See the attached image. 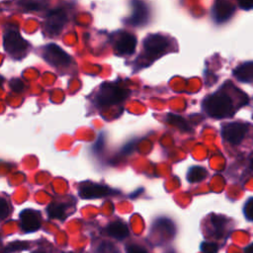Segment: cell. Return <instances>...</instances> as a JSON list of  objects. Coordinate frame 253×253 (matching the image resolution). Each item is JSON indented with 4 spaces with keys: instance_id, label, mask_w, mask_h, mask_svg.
Masks as SVG:
<instances>
[{
    "instance_id": "6da1fadb",
    "label": "cell",
    "mask_w": 253,
    "mask_h": 253,
    "mask_svg": "<svg viewBox=\"0 0 253 253\" xmlns=\"http://www.w3.org/2000/svg\"><path fill=\"white\" fill-rule=\"evenodd\" d=\"M228 82L219 90L209 95L203 101V109L211 118L224 119L231 117L239 108L235 106L232 97L229 94Z\"/></svg>"
},
{
    "instance_id": "7a4b0ae2",
    "label": "cell",
    "mask_w": 253,
    "mask_h": 253,
    "mask_svg": "<svg viewBox=\"0 0 253 253\" xmlns=\"http://www.w3.org/2000/svg\"><path fill=\"white\" fill-rule=\"evenodd\" d=\"M172 40L169 39L167 36L161 34H151L148 35L143 41V58L141 61L137 62L142 67V63L146 60V63H151L159 56L163 55L170 51L172 47Z\"/></svg>"
},
{
    "instance_id": "3957f363",
    "label": "cell",
    "mask_w": 253,
    "mask_h": 253,
    "mask_svg": "<svg viewBox=\"0 0 253 253\" xmlns=\"http://www.w3.org/2000/svg\"><path fill=\"white\" fill-rule=\"evenodd\" d=\"M129 94V91L123 88L116 82H105L101 85L95 96V103L98 107H106L123 102Z\"/></svg>"
},
{
    "instance_id": "277c9868",
    "label": "cell",
    "mask_w": 253,
    "mask_h": 253,
    "mask_svg": "<svg viewBox=\"0 0 253 253\" xmlns=\"http://www.w3.org/2000/svg\"><path fill=\"white\" fill-rule=\"evenodd\" d=\"M3 44L8 54L16 59L24 57L30 49V43L21 37L16 27H10L5 32Z\"/></svg>"
},
{
    "instance_id": "5b68a950",
    "label": "cell",
    "mask_w": 253,
    "mask_h": 253,
    "mask_svg": "<svg viewBox=\"0 0 253 253\" xmlns=\"http://www.w3.org/2000/svg\"><path fill=\"white\" fill-rule=\"evenodd\" d=\"M112 42L116 53L120 55L132 54L135 50L137 42L135 36L126 31H120L115 33L112 36Z\"/></svg>"
},
{
    "instance_id": "8992f818",
    "label": "cell",
    "mask_w": 253,
    "mask_h": 253,
    "mask_svg": "<svg viewBox=\"0 0 253 253\" xmlns=\"http://www.w3.org/2000/svg\"><path fill=\"white\" fill-rule=\"evenodd\" d=\"M68 22V15L63 8H57L50 11L44 22L45 33L49 36H57Z\"/></svg>"
},
{
    "instance_id": "52a82bcc",
    "label": "cell",
    "mask_w": 253,
    "mask_h": 253,
    "mask_svg": "<svg viewBox=\"0 0 253 253\" xmlns=\"http://www.w3.org/2000/svg\"><path fill=\"white\" fill-rule=\"evenodd\" d=\"M42 57L44 60L54 67H66L70 65V56L54 43H49L44 46Z\"/></svg>"
},
{
    "instance_id": "ba28073f",
    "label": "cell",
    "mask_w": 253,
    "mask_h": 253,
    "mask_svg": "<svg viewBox=\"0 0 253 253\" xmlns=\"http://www.w3.org/2000/svg\"><path fill=\"white\" fill-rule=\"evenodd\" d=\"M149 17L150 11L146 3L142 0H132L131 14L126 19V23L134 27H140L148 22Z\"/></svg>"
},
{
    "instance_id": "9c48e42d",
    "label": "cell",
    "mask_w": 253,
    "mask_h": 253,
    "mask_svg": "<svg viewBox=\"0 0 253 253\" xmlns=\"http://www.w3.org/2000/svg\"><path fill=\"white\" fill-rule=\"evenodd\" d=\"M247 132V125L233 122L224 125L221 128V135L224 140L231 144H238L242 141Z\"/></svg>"
},
{
    "instance_id": "30bf717a",
    "label": "cell",
    "mask_w": 253,
    "mask_h": 253,
    "mask_svg": "<svg viewBox=\"0 0 253 253\" xmlns=\"http://www.w3.org/2000/svg\"><path fill=\"white\" fill-rule=\"evenodd\" d=\"M78 192H79V196L82 199H97V198H102V197L111 195L115 191H113L112 189H110L105 185L86 181L80 184Z\"/></svg>"
},
{
    "instance_id": "8fae6325",
    "label": "cell",
    "mask_w": 253,
    "mask_h": 253,
    "mask_svg": "<svg viewBox=\"0 0 253 253\" xmlns=\"http://www.w3.org/2000/svg\"><path fill=\"white\" fill-rule=\"evenodd\" d=\"M20 225L24 232H35L41 227V212L34 209H26L20 212Z\"/></svg>"
},
{
    "instance_id": "7c38bea8",
    "label": "cell",
    "mask_w": 253,
    "mask_h": 253,
    "mask_svg": "<svg viewBox=\"0 0 253 253\" xmlns=\"http://www.w3.org/2000/svg\"><path fill=\"white\" fill-rule=\"evenodd\" d=\"M234 11H235V6L231 4L229 1L215 0L212 6L211 15L213 20L216 23H223L231 18Z\"/></svg>"
},
{
    "instance_id": "4fadbf2b",
    "label": "cell",
    "mask_w": 253,
    "mask_h": 253,
    "mask_svg": "<svg viewBox=\"0 0 253 253\" xmlns=\"http://www.w3.org/2000/svg\"><path fill=\"white\" fill-rule=\"evenodd\" d=\"M233 76L243 83H253V61L238 65L233 69Z\"/></svg>"
},
{
    "instance_id": "5bb4252c",
    "label": "cell",
    "mask_w": 253,
    "mask_h": 253,
    "mask_svg": "<svg viewBox=\"0 0 253 253\" xmlns=\"http://www.w3.org/2000/svg\"><path fill=\"white\" fill-rule=\"evenodd\" d=\"M107 232L112 237L123 240L128 235V227L124 221L116 220L107 226Z\"/></svg>"
},
{
    "instance_id": "9a60e30c",
    "label": "cell",
    "mask_w": 253,
    "mask_h": 253,
    "mask_svg": "<svg viewBox=\"0 0 253 253\" xmlns=\"http://www.w3.org/2000/svg\"><path fill=\"white\" fill-rule=\"evenodd\" d=\"M228 219L222 215L212 214L211 217V225L212 228V234L216 238H220L223 236L224 231L227 226Z\"/></svg>"
},
{
    "instance_id": "2e32d148",
    "label": "cell",
    "mask_w": 253,
    "mask_h": 253,
    "mask_svg": "<svg viewBox=\"0 0 253 253\" xmlns=\"http://www.w3.org/2000/svg\"><path fill=\"white\" fill-rule=\"evenodd\" d=\"M66 209H67V207L64 204L52 202L47 206L46 212H47L48 216L51 218H57V219L63 220L66 218V213H65Z\"/></svg>"
},
{
    "instance_id": "e0dca14e",
    "label": "cell",
    "mask_w": 253,
    "mask_h": 253,
    "mask_svg": "<svg viewBox=\"0 0 253 253\" xmlns=\"http://www.w3.org/2000/svg\"><path fill=\"white\" fill-rule=\"evenodd\" d=\"M47 4V0H18V5L27 12L45 9Z\"/></svg>"
},
{
    "instance_id": "ac0fdd59",
    "label": "cell",
    "mask_w": 253,
    "mask_h": 253,
    "mask_svg": "<svg viewBox=\"0 0 253 253\" xmlns=\"http://www.w3.org/2000/svg\"><path fill=\"white\" fill-rule=\"evenodd\" d=\"M208 175L207 170L201 166H193L189 169L187 174V180L190 183H196L202 181Z\"/></svg>"
},
{
    "instance_id": "d6986e66",
    "label": "cell",
    "mask_w": 253,
    "mask_h": 253,
    "mask_svg": "<svg viewBox=\"0 0 253 253\" xmlns=\"http://www.w3.org/2000/svg\"><path fill=\"white\" fill-rule=\"evenodd\" d=\"M167 122L177 127H179L180 129L182 130H185V131H188L189 129L191 130V127L188 126L187 122L180 116H177V115H172V114H169L167 116Z\"/></svg>"
},
{
    "instance_id": "ffe728a7",
    "label": "cell",
    "mask_w": 253,
    "mask_h": 253,
    "mask_svg": "<svg viewBox=\"0 0 253 253\" xmlns=\"http://www.w3.org/2000/svg\"><path fill=\"white\" fill-rule=\"evenodd\" d=\"M29 246V243L26 241H14L11 242L10 244L7 245L5 248V253H11L15 251H20V250H26Z\"/></svg>"
},
{
    "instance_id": "44dd1931",
    "label": "cell",
    "mask_w": 253,
    "mask_h": 253,
    "mask_svg": "<svg viewBox=\"0 0 253 253\" xmlns=\"http://www.w3.org/2000/svg\"><path fill=\"white\" fill-rule=\"evenodd\" d=\"M96 253H118L115 245L109 241H103L96 250Z\"/></svg>"
},
{
    "instance_id": "7402d4cb",
    "label": "cell",
    "mask_w": 253,
    "mask_h": 253,
    "mask_svg": "<svg viewBox=\"0 0 253 253\" xmlns=\"http://www.w3.org/2000/svg\"><path fill=\"white\" fill-rule=\"evenodd\" d=\"M200 248L203 253H217L218 251V246L214 242L204 241L201 243Z\"/></svg>"
},
{
    "instance_id": "603a6c76",
    "label": "cell",
    "mask_w": 253,
    "mask_h": 253,
    "mask_svg": "<svg viewBox=\"0 0 253 253\" xmlns=\"http://www.w3.org/2000/svg\"><path fill=\"white\" fill-rule=\"evenodd\" d=\"M243 212L248 220L253 221V197L246 201L243 207Z\"/></svg>"
},
{
    "instance_id": "cb8c5ba5",
    "label": "cell",
    "mask_w": 253,
    "mask_h": 253,
    "mask_svg": "<svg viewBox=\"0 0 253 253\" xmlns=\"http://www.w3.org/2000/svg\"><path fill=\"white\" fill-rule=\"evenodd\" d=\"M126 253H147V251L142 247L137 244H130L126 247Z\"/></svg>"
},
{
    "instance_id": "d4e9b609",
    "label": "cell",
    "mask_w": 253,
    "mask_h": 253,
    "mask_svg": "<svg viewBox=\"0 0 253 253\" xmlns=\"http://www.w3.org/2000/svg\"><path fill=\"white\" fill-rule=\"evenodd\" d=\"M8 213H9L8 204L4 199H1V201H0V217L3 219L8 215Z\"/></svg>"
},
{
    "instance_id": "484cf974",
    "label": "cell",
    "mask_w": 253,
    "mask_h": 253,
    "mask_svg": "<svg viewBox=\"0 0 253 253\" xmlns=\"http://www.w3.org/2000/svg\"><path fill=\"white\" fill-rule=\"evenodd\" d=\"M238 5L243 10L253 9V0H237Z\"/></svg>"
},
{
    "instance_id": "4316f807",
    "label": "cell",
    "mask_w": 253,
    "mask_h": 253,
    "mask_svg": "<svg viewBox=\"0 0 253 253\" xmlns=\"http://www.w3.org/2000/svg\"><path fill=\"white\" fill-rule=\"evenodd\" d=\"M134 145V142H130V143H128L127 145H126L125 147H124V149H123V152L124 153H129L130 151H131V147Z\"/></svg>"
},
{
    "instance_id": "83f0119b",
    "label": "cell",
    "mask_w": 253,
    "mask_h": 253,
    "mask_svg": "<svg viewBox=\"0 0 253 253\" xmlns=\"http://www.w3.org/2000/svg\"><path fill=\"white\" fill-rule=\"evenodd\" d=\"M102 142H104V139H102V137H99V139L97 140V142L95 143V149L97 150L98 148H102V146H103V143Z\"/></svg>"
},
{
    "instance_id": "f1b7e54d",
    "label": "cell",
    "mask_w": 253,
    "mask_h": 253,
    "mask_svg": "<svg viewBox=\"0 0 253 253\" xmlns=\"http://www.w3.org/2000/svg\"><path fill=\"white\" fill-rule=\"evenodd\" d=\"M244 253H253V242L251 244H249L245 250H244Z\"/></svg>"
},
{
    "instance_id": "f546056e",
    "label": "cell",
    "mask_w": 253,
    "mask_h": 253,
    "mask_svg": "<svg viewBox=\"0 0 253 253\" xmlns=\"http://www.w3.org/2000/svg\"><path fill=\"white\" fill-rule=\"evenodd\" d=\"M32 253H46V252H44V251H42V250H35V251H33Z\"/></svg>"
},
{
    "instance_id": "4dcf8cb0",
    "label": "cell",
    "mask_w": 253,
    "mask_h": 253,
    "mask_svg": "<svg viewBox=\"0 0 253 253\" xmlns=\"http://www.w3.org/2000/svg\"><path fill=\"white\" fill-rule=\"evenodd\" d=\"M250 167H251V169L253 170V158L251 159V164H250Z\"/></svg>"
}]
</instances>
